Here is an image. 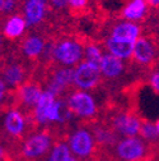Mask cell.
I'll return each instance as SVG.
<instances>
[{"label":"cell","mask_w":159,"mask_h":161,"mask_svg":"<svg viewBox=\"0 0 159 161\" xmlns=\"http://www.w3.org/2000/svg\"><path fill=\"white\" fill-rule=\"evenodd\" d=\"M156 146L137 137H125L115 146L117 161H153Z\"/></svg>","instance_id":"6da1fadb"},{"label":"cell","mask_w":159,"mask_h":161,"mask_svg":"<svg viewBox=\"0 0 159 161\" xmlns=\"http://www.w3.org/2000/svg\"><path fill=\"white\" fill-rule=\"evenodd\" d=\"M143 118L136 113V110H111V114L108 115L106 122L116 133L124 137H136L140 132Z\"/></svg>","instance_id":"7a4b0ae2"},{"label":"cell","mask_w":159,"mask_h":161,"mask_svg":"<svg viewBox=\"0 0 159 161\" xmlns=\"http://www.w3.org/2000/svg\"><path fill=\"white\" fill-rule=\"evenodd\" d=\"M84 53L83 44L76 38H63L54 41V62L64 67L80 64Z\"/></svg>","instance_id":"3957f363"},{"label":"cell","mask_w":159,"mask_h":161,"mask_svg":"<svg viewBox=\"0 0 159 161\" xmlns=\"http://www.w3.org/2000/svg\"><path fill=\"white\" fill-rule=\"evenodd\" d=\"M69 109L71 110L73 115L80 118L83 122L82 125H89L97 120V106L93 97L83 91H74L66 98Z\"/></svg>","instance_id":"277c9868"},{"label":"cell","mask_w":159,"mask_h":161,"mask_svg":"<svg viewBox=\"0 0 159 161\" xmlns=\"http://www.w3.org/2000/svg\"><path fill=\"white\" fill-rule=\"evenodd\" d=\"M69 147L80 161L90 160L97 151L95 139L85 127L76 129L71 134L69 139Z\"/></svg>","instance_id":"5b68a950"},{"label":"cell","mask_w":159,"mask_h":161,"mask_svg":"<svg viewBox=\"0 0 159 161\" xmlns=\"http://www.w3.org/2000/svg\"><path fill=\"white\" fill-rule=\"evenodd\" d=\"M51 141L52 138L47 128L39 133L32 134L21 147V157H24L26 160H33L46 155L51 146Z\"/></svg>","instance_id":"8992f818"},{"label":"cell","mask_w":159,"mask_h":161,"mask_svg":"<svg viewBox=\"0 0 159 161\" xmlns=\"http://www.w3.org/2000/svg\"><path fill=\"white\" fill-rule=\"evenodd\" d=\"M28 127L26 115L15 108H12L8 110L5 119H4V129L8 133V136L14 139L15 145H19L23 141V138L27 136L24 132Z\"/></svg>","instance_id":"52a82bcc"},{"label":"cell","mask_w":159,"mask_h":161,"mask_svg":"<svg viewBox=\"0 0 159 161\" xmlns=\"http://www.w3.org/2000/svg\"><path fill=\"white\" fill-rule=\"evenodd\" d=\"M102 82V74L98 68L83 62L75 68L74 85L82 90H94Z\"/></svg>","instance_id":"ba28073f"},{"label":"cell","mask_w":159,"mask_h":161,"mask_svg":"<svg viewBox=\"0 0 159 161\" xmlns=\"http://www.w3.org/2000/svg\"><path fill=\"white\" fill-rule=\"evenodd\" d=\"M0 74H2L5 85L12 88H17L28 79L32 78L31 70L19 62H9L0 65Z\"/></svg>","instance_id":"9c48e42d"},{"label":"cell","mask_w":159,"mask_h":161,"mask_svg":"<svg viewBox=\"0 0 159 161\" xmlns=\"http://www.w3.org/2000/svg\"><path fill=\"white\" fill-rule=\"evenodd\" d=\"M49 0H23L22 13L27 22V26L34 27L42 23L46 15Z\"/></svg>","instance_id":"30bf717a"},{"label":"cell","mask_w":159,"mask_h":161,"mask_svg":"<svg viewBox=\"0 0 159 161\" xmlns=\"http://www.w3.org/2000/svg\"><path fill=\"white\" fill-rule=\"evenodd\" d=\"M132 60L141 65H151L155 60V47L146 37H139L134 42Z\"/></svg>","instance_id":"8fae6325"},{"label":"cell","mask_w":159,"mask_h":161,"mask_svg":"<svg viewBox=\"0 0 159 161\" xmlns=\"http://www.w3.org/2000/svg\"><path fill=\"white\" fill-rule=\"evenodd\" d=\"M46 46V40L39 35H29L23 38V41L19 45L21 54L24 55L29 60H37L41 58Z\"/></svg>","instance_id":"7c38bea8"},{"label":"cell","mask_w":159,"mask_h":161,"mask_svg":"<svg viewBox=\"0 0 159 161\" xmlns=\"http://www.w3.org/2000/svg\"><path fill=\"white\" fill-rule=\"evenodd\" d=\"M140 33H141L140 26L131 21L120 22L115 25L111 30V37L116 40H121V41H129V42H135L140 37Z\"/></svg>","instance_id":"4fadbf2b"},{"label":"cell","mask_w":159,"mask_h":161,"mask_svg":"<svg viewBox=\"0 0 159 161\" xmlns=\"http://www.w3.org/2000/svg\"><path fill=\"white\" fill-rule=\"evenodd\" d=\"M27 22L22 14H12L7 18L3 26V35L5 38L14 41V40L22 37L27 28Z\"/></svg>","instance_id":"5bb4252c"},{"label":"cell","mask_w":159,"mask_h":161,"mask_svg":"<svg viewBox=\"0 0 159 161\" xmlns=\"http://www.w3.org/2000/svg\"><path fill=\"white\" fill-rule=\"evenodd\" d=\"M99 70H101L102 77L107 79H115L124 73L125 65H124L122 59H118L111 54H105L101 67H99Z\"/></svg>","instance_id":"9a60e30c"},{"label":"cell","mask_w":159,"mask_h":161,"mask_svg":"<svg viewBox=\"0 0 159 161\" xmlns=\"http://www.w3.org/2000/svg\"><path fill=\"white\" fill-rule=\"evenodd\" d=\"M105 46L108 51V54L118 58V59H130L132 56L134 51V42L129 41H121L116 40L113 37H108L105 41Z\"/></svg>","instance_id":"2e32d148"},{"label":"cell","mask_w":159,"mask_h":161,"mask_svg":"<svg viewBox=\"0 0 159 161\" xmlns=\"http://www.w3.org/2000/svg\"><path fill=\"white\" fill-rule=\"evenodd\" d=\"M148 3L146 0H131V2L122 9V18L125 21H140L146 15Z\"/></svg>","instance_id":"e0dca14e"},{"label":"cell","mask_w":159,"mask_h":161,"mask_svg":"<svg viewBox=\"0 0 159 161\" xmlns=\"http://www.w3.org/2000/svg\"><path fill=\"white\" fill-rule=\"evenodd\" d=\"M56 97L49 92V91H45L41 96V98L38 100V103L34 108V111H33V116L36 119V122L38 124H45L47 123V119H46V114L49 111V109L51 108V105L55 103Z\"/></svg>","instance_id":"ac0fdd59"},{"label":"cell","mask_w":159,"mask_h":161,"mask_svg":"<svg viewBox=\"0 0 159 161\" xmlns=\"http://www.w3.org/2000/svg\"><path fill=\"white\" fill-rule=\"evenodd\" d=\"M140 137L145 141V142L158 146L159 145V133L156 130L155 124H153L149 120L143 119L141 120V125H140V132H139Z\"/></svg>","instance_id":"d6986e66"},{"label":"cell","mask_w":159,"mask_h":161,"mask_svg":"<svg viewBox=\"0 0 159 161\" xmlns=\"http://www.w3.org/2000/svg\"><path fill=\"white\" fill-rule=\"evenodd\" d=\"M84 55H85V62L87 63H89L93 67L99 69L101 63H102V59H103V55H105V54H102L101 47L97 46L95 44H88L85 46Z\"/></svg>","instance_id":"ffe728a7"},{"label":"cell","mask_w":159,"mask_h":161,"mask_svg":"<svg viewBox=\"0 0 159 161\" xmlns=\"http://www.w3.org/2000/svg\"><path fill=\"white\" fill-rule=\"evenodd\" d=\"M70 157V147L65 141H61V142H55L49 161H69Z\"/></svg>","instance_id":"44dd1931"},{"label":"cell","mask_w":159,"mask_h":161,"mask_svg":"<svg viewBox=\"0 0 159 161\" xmlns=\"http://www.w3.org/2000/svg\"><path fill=\"white\" fill-rule=\"evenodd\" d=\"M17 8V0H0V15L10 14Z\"/></svg>","instance_id":"7402d4cb"},{"label":"cell","mask_w":159,"mask_h":161,"mask_svg":"<svg viewBox=\"0 0 159 161\" xmlns=\"http://www.w3.org/2000/svg\"><path fill=\"white\" fill-rule=\"evenodd\" d=\"M87 4H88V0H68V5L70 7L71 10H75V12L85 9Z\"/></svg>","instance_id":"603a6c76"},{"label":"cell","mask_w":159,"mask_h":161,"mask_svg":"<svg viewBox=\"0 0 159 161\" xmlns=\"http://www.w3.org/2000/svg\"><path fill=\"white\" fill-rule=\"evenodd\" d=\"M5 100H7V85L4 80L0 79V110L5 109V106H4Z\"/></svg>","instance_id":"cb8c5ba5"},{"label":"cell","mask_w":159,"mask_h":161,"mask_svg":"<svg viewBox=\"0 0 159 161\" xmlns=\"http://www.w3.org/2000/svg\"><path fill=\"white\" fill-rule=\"evenodd\" d=\"M50 4L54 9H57V10H63L69 7L68 0H50Z\"/></svg>","instance_id":"d4e9b609"},{"label":"cell","mask_w":159,"mask_h":161,"mask_svg":"<svg viewBox=\"0 0 159 161\" xmlns=\"http://www.w3.org/2000/svg\"><path fill=\"white\" fill-rule=\"evenodd\" d=\"M150 86L159 95V72H155L150 77Z\"/></svg>","instance_id":"484cf974"},{"label":"cell","mask_w":159,"mask_h":161,"mask_svg":"<svg viewBox=\"0 0 159 161\" xmlns=\"http://www.w3.org/2000/svg\"><path fill=\"white\" fill-rule=\"evenodd\" d=\"M0 161H13L12 156L9 155V152L5 148H3L2 145H0Z\"/></svg>","instance_id":"4316f807"},{"label":"cell","mask_w":159,"mask_h":161,"mask_svg":"<svg viewBox=\"0 0 159 161\" xmlns=\"http://www.w3.org/2000/svg\"><path fill=\"white\" fill-rule=\"evenodd\" d=\"M146 3H148V5L154 7V8L159 7V0H146Z\"/></svg>","instance_id":"83f0119b"},{"label":"cell","mask_w":159,"mask_h":161,"mask_svg":"<svg viewBox=\"0 0 159 161\" xmlns=\"http://www.w3.org/2000/svg\"><path fill=\"white\" fill-rule=\"evenodd\" d=\"M155 127H156V130H158V133H159V119L156 120V123H155Z\"/></svg>","instance_id":"f1b7e54d"},{"label":"cell","mask_w":159,"mask_h":161,"mask_svg":"<svg viewBox=\"0 0 159 161\" xmlns=\"http://www.w3.org/2000/svg\"><path fill=\"white\" fill-rule=\"evenodd\" d=\"M69 161H78V160H76V158H74V157H70V160H69Z\"/></svg>","instance_id":"f546056e"},{"label":"cell","mask_w":159,"mask_h":161,"mask_svg":"<svg viewBox=\"0 0 159 161\" xmlns=\"http://www.w3.org/2000/svg\"><path fill=\"white\" fill-rule=\"evenodd\" d=\"M0 47H2V35H0Z\"/></svg>","instance_id":"4dcf8cb0"}]
</instances>
